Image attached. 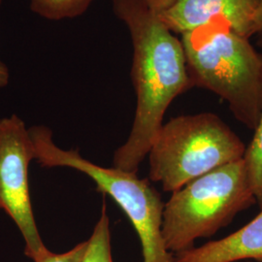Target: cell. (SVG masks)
Instances as JSON below:
<instances>
[{"mask_svg":"<svg viewBox=\"0 0 262 262\" xmlns=\"http://www.w3.org/2000/svg\"><path fill=\"white\" fill-rule=\"evenodd\" d=\"M113 10L130 32L136 111L128 139L114 154L113 166L137 173L163 125L172 101L192 88L182 41L144 0H113Z\"/></svg>","mask_w":262,"mask_h":262,"instance_id":"obj_1","label":"cell"},{"mask_svg":"<svg viewBox=\"0 0 262 262\" xmlns=\"http://www.w3.org/2000/svg\"><path fill=\"white\" fill-rule=\"evenodd\" d=\"M192 88L228 104L235 119L254 130L262 114V55L222 19L182 34Z\"/></svg>","mask_w":262,"mask_h":262,"instance_id":"obj_2","label":"cell"},{"mask_svg":"<svg viewBox=\"0 0 262 262\" xmlns=\"http://www.w3.org/2000/svg\"><path fill=\"white\" fill-rule=\"evenodd\" d=\"M246 145L214 113L173 118L150 146L149 178L174 192L189 182L243 159Z\"/></svg>","mask_w":262,"mask_h":262,"instance_id":"obj_3","label":"cell"},{"mask_svg":"<svg viewBox=\"0 0 262 262\" xmlns=\"http://www.w3.org/2000/svg\"><path fill=\"white\" fill-rule=\"evenodd\" d=\"M35 159L42 167L75 169L92 179L96 189L109 195L128 217L142 247L143 262H174L162 235L164 202L149 179L116 167H102L84 159L78 150L56 146L53 133L44 125L29 128Z\"/></svg>","mask_w":262,"mask_h":262,"instance_id":"obj_4","label":"cell"},{"mask_svg":"<svg viewBox=\"0 0 262 262\" xmlns=\"http://www.w3.org/2000/svg\"><path fill=\"white\" fill-rule=\"evenodd\" d=\"M256 204L243 159L215 169L172 192L164 204L162 235L170 253L195 246Z\"/></svg>","mask_w":262,"mask_h":262,"instance_id":"obj_5","label":"cell"},{"mask_svg":"<svg viewBox=\"0 0 262 262\" xmlns=\"http://www.w3.org/2000/svg\"><path fill=\"white\" fill-rule=\"evenodd\" d=\"M35 159L29 129L17 115L0 119V210L9 215L25 240V254L35 260L43 242L29 192V165Z\"/></svg>","mask_w":262,"mask_h":262,"instance_id":"obj_6","label":"cell"},{"mask_svg":"<svg viewBox=\"0 0 262 262\" xmlns=\"http://www.w3.org/2000/svg\"><path fill=\"white\" fill-rule=\"evenodd\" d=\"M261 0H178L160 13V20L173 33L184 34L222 19L244 37L254 32V15Z\"/></svg>","mask_w":262,"mask_h":262,"instance_id":"obj_7","label":"cell"},{"mask_svg":"<svg viewBox=\"0 0 262 262\" xmlns=\"http://www.w3.org/2000/svg\"><path fill=\"white\" fill-rule=\"evenodd\" d=\"M262 262V208L249 224L222 239L174 253V262Z\"/></svg>","mask_w":262,"mask_h":262,"instance_id":"obj_8","label":"cell"},{"mask_svg":"<svg viewBox=\"0 0 262 262\" xmlns=\"http://www.w3.org/2000/svg\"><path fill=\"white\" fill-rule=\"evenodd\" d=\"M81 262H114L111 248L110 222L107 206L103 202L101 215L88 240L84 257Z\"/></svg>","mask_w":262,"mask_h":262,"instance_id":"obj_9","label":"cell"},{"mask_svg":"<svg viewBox=\"0 0 262 262\" xmlns=\"http://www.w3.org/2000/svg\"><path fill=\"white\" fill-rule=\"evenodd\" d=\"M244 165L250 185L256 199V204L262 208V114L254 129L252 142L246 148Z\"/></svg>","mask_w":262,"mask_h":262,"instance_id":"obj_10","label":"cell"},{"mask_svg":"<svg viewBox=\"0 0 262 262\" xmlns=\"http://www.w3.org/2000/svg\"><path fill=\"white\" fill-rule=\"evenodd\" d=\"M94 0H30V8L52 20L73 19L83 15Z\"/></svg>","mask_w":262,"mask_h":262,"instance_id":"obj_11","label":"cell"},{"mask_svg":"<svg viewBox=\"0 0 262 262\" xmlns=\"http://www.w3.org/2000/svg\"><path fill=\"white\" fill-rule=\"evenodd\" d=\"M86 246L88 241L81 242L70 251L62 253H52L47 249L33 262H81L84 257Z\"/></svg>","mask_w":262,"mask_h":262,"instance_id":"obj_12","label":"cell"},{"mask_svg":"<svg viewBox=\"0 0 262 262\" xmlns=\"http://www.w3.org/2000/svg\"><path fill=\"white\" fill-rule=\"evenodd\" d=\"M178 0H144L148 7L157 15L164 12L165 10L169 9Z\"/></svg>","mask_w":262,"mask_h":262,"instance_id":"obj_13","label":"cell"},{"mask_svg":"<svg viewBox=\"0 0 262 262\" xmlns=\"http://www.w3.org/2000/svg\"><path fill=\"white\" fill-rule=\"evenodd\" d=\"M0 4H1V0H0ZM9 79V69L7 66L0 59V89L8 84Z\"/></svg>","mask_w":262,"mask_h":262,"instance_id":"obj_14","label":"cell"},{"mask_svg":"<svg viewBox=\"0 0 262 262\" xmlns=\"http://www.w3.org/2000/svg\"><path fill=\"white\" fill-rule=\"evenodd\" d=\"M253 26H254V32L255 34H257L259 31L262 30V0L259 7L256 10V13L254 15V21H253Z\"/></svg>","mask_w":262,"mask_h":262,"instance_id":"obj_15","label":"cell"},{"mask_svg":"<svg viewBox=\"0 0 262 262\" xmlns=\"http://www.w3.org/2000/svg\"><path fill=\"white\" fill-rule=\"evenodd\" d=\"M257 44L262 48V30L257 33Z\"/></svg>","mask_w":262,"mask_h":262,"instance_id":"obj_16","label":"cell"}]
</instances>
